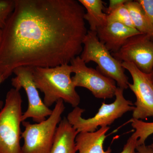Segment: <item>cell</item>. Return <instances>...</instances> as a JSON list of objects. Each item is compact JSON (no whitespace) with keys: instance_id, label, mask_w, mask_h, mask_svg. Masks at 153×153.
Segmentation results:
<instances>
[{"instance_id":"obj_20","label":"cell","mask_w":153,"mask_h":153,"mask_svg":"<svg viewBox=\"0 0 153 153\" xmlns=\"http://www.w3.org/2000/svg\"><path fill=\"white\" fill-rule=\"evenodd\" d=\"M137 146V140L131 136L127 141L120 153H139L136 150Z\"/></svg>"},{"instance_id":"obj_14","label":"cell","mask_w":153,"mask_h":153,"mask_svg":"<svg viewBox=\"0 0 153 153\" xmlns=\"http://www.w3.org/2000/svg\"><path fill=\"white\" fill-rule=\"evenodd\" d=\"M86 12L84 18L89 24V30L96 32L98 28L107 24V14L105 13L104 2L101 0H78Z\"/></svg>"},{"instance_id":"obj_17","label":"cell","mask_w":153,"mask_h":153,"mask_svg":"<svg viewBox=\"0 0 153 153\" xmlns=\"http://www.w3.org/2000/svg\"><path fill=\"white\" fill-rule=\"evenodd\" d=\"M111 22H119L128 27L135 28L128 10L125 4L107 15V23Z\"/></svg>"},{"instance_id":"obj_3","label":"cell","mask_w":153,"mask_h":153,"mask_svg":"<svg viewBox=\"0 0 153 153\" xmlns=\"http://www.w3.org/2000/svg\"><path fill=\"white\" fill-rule=\"evenodd\" d=\"M123 91V89L117 87L114 101L109 104L102 102L93 117L83 118L82 114L85 110L77 106L67 115V120L78 133L93 132L96 131L99 127L111 125L126 113L133 111L134 108L132 102L125 98Z\"/></svg>"},{"instance_id":"obj_6","label":"cell","mask_w":153,"mask_h":153,"mask_svg":"<svg viewBox=\"0 0 153 153\" xmlns=\"http://www.w3.org/2000/svg\"><path fill=\"white\" fill-rule=\"evenodd\" d=\"M65 109L62 100L56 102L52 114L46 120L32 124L26 121L22 124L25 129L22 133L24 143L22 153H49L54 142L57 126L62 120Z\"/></svg>"},{"instance_id":"obj_10","label":"cell","mask_w":153,"mask_h":153,"mask_svg":"<svg viewBox=\"0 0 153 153\" xmlns=\"http://www.w3.org/2000/svg\"><path fill=\"white\" fill-rule=\"evenodd\" d=\"M112 55L121 62L133 63L146 74H151L153 71V41L146 34L129 38L119 50Z\"/></svg>"},{"instance_id":"obj_8","label":"cell","mask_w":153,"mask_h":153,"mask_svg":"<svg viewBox=\"0 0 153 153\" xmlns=\"http://www.w3.org/2000/svg\"><path fill=\"white\" fill-rule=\"evenodd\" d=\"M33 69L29 67L16 68L13 72L16 76L11 80L14 88L19 91L21 88H24L27 97L28 108L22 115V122L31 118L34 122L39 123L46 120V117L52 112V110L45 105L39 95L33 80Z\"/></svg>"},{"instance_id":"obj_19","label":"cell","mask_w":153,"mask_h":153,"mask_svg":"<svg viewBox=\"0 0 153 153\" xmlns=\"http://www.w3.org/2000/svg\"><path fill=\"white\" fill-rule=\"evenodd\" d=\"M143 8L148 21L153 28V0H137Z\"/></svg>"},{"instance_id":"obj_26","label":"cell","mask_w":153,"mask_h":153,"mask_svg":"<svg viewBox=\"0 0 153 153\" xmlns=\"http://www.w3.org/2000/svg\"><path fill=\"white\" fill-rule=\"evenodd\" d=\"M149 146L150 147L151 149H152V150L153 151V143H152V144L150 145H149Z\"/></svg>"},{"instance_id":"obj_2","label":"cell","mask_w":153,"mask_h":153,"mask_svg":"<svg viewBox=\"0 0 153 153\" xmlns=\"http://www.w3.org/2000/svg\"><path fill=\"white\" fill-rule=\"evenodd\" d=\"M72 73L69 64L34 68L33 80L37 88L44 94L43 101L46 106H52L60 100L74 108L78 106L80 97L71 79Z\"/></svg>"},{"instance_id":"obj_18","label":"cell","mask_w":153,"mask_h":153,"mask_svg":"<svg viewBox=\"0 0 153 153\" xmlns=\"http://www.w3.org/2000/svg\"><path fill=\"white\" fill-rule=\"evenodd\" d=\"M15 0H0V29L2 30L15 7Z\"/></svg>"},{"instance_id":"obj_25","label":"cell","mask_w":153,"mask_h":153,"mask_svg":"<svg viewBox=\"0 0 153 153\" xmlns=\"http://www.w3.org/2000/svg\"><path fill=\"white\" fill-rule=\"evenodd\" d=\"M150 78L151 79V80H152V82L153 83V71H152V73L151 74H150Z\"/></svg>"},{"instance_id":"obj_21","label":"cell","mask_w":153,"mask_h":153,"mask_svg":"<svg viewBox=\"0 0 153 153\" xmlns=\"http://www.w3.org/2000/svg\"><path fill=\"white\" fill-rule=\"evenodd\" d=\"M128 0H110L108 8L106 9L107 14L108 15L120 6L124 4Z\"/></svg>"},{"instance_id":"obj_15","label":"cell","mask_w":153,"mask_h":153,"mask_svg":"<svg viewBox=\"0 0 153 153\" xmlns=\"http://www.w3.org/2000/svg\"><path fill=\"white\" fill-rule=\"evenodd\" d=\"M125 5L128 10L134 28L141 34L148 35L153 41V28L138 2L128 0Z\"/></svg>"},{"instance_id":"obj_9","label":"cell","mask_w":153,"mask_h":153,"mask_svg":"<svg viewBox=\"0 0 153 153\" xmlns=\"http://www.w3.org/2000/svg\"><path fill=\"white\" fill-rule=\"evenodd\" d=\"M122 66L131 75L133 82H129L128 86L136 98L132 118L142 120L153 117V83L150 74L143 73L132 63L123 62Z\"/></svg>"},{"instance_id":"obj_24","label":"cell","mask_w":153,"mask_h":153,"mask_svg":"<svg viewBox=\"0 0 153 153\" xmlns=\"http://www.w3.org/2000/svg\"><path fill=\"white\" fill-rule=\"evenodd\" d=\"M2 36V30L0 29V46H1V42Z\"/></svg>"},{"instance_id":"obj_23","label":"cell","mask_w":153,"mask_h":153,"mask_svg":"<svg viewBox=\"0 0 153 153\" xmlns=\"http://www.w3.org/2000/svg\"><path fill=\"white\" fill-rule=\"evenodd\" d=\"M5 79L4 78V76L2 74H0V85L2 82H4ZM4 107V102L1 100H0V109H1L2 108Z\"/></svg>"},{"instance_id":"obj_13","label":"cell","mask_w":153,"mask_h":153,"mask_svg":"<svg viewBox=\"0 0 153 153\" xmlns=\"http://www.w3.org/2000/svg\"><path fill=\"white\" fill-rule=\"evenodd\" d=\"M79 133L63 117L57 126L54 142L49 153H76L75 139Z\"/></svg>"},{"instance_id":"obj_12","label":"cell","mask_w":153,"mask_h":153,"mask_svg":"<svg viewBox=\"0 0 153 153\" xmlns=\"http://www.w3.org/2000/svg\"><path fill=\"white\" fill-rule=\"evenodd\" d=\"M109 126L102 127L93 132H80L75 139L78 153H111L110 147L105 150L103 147L106 134Z\"/></svg>"},{"instance_id":"obj_4","label":"cell","mask_w":153,"mask_h":153,"mask_svg":"<svg viewBox=\"0 0 153 153\" xmlns=\"http://www.w3.org/2000/svg\"><path fill=\"white\" fill-rule=\"evenodd\" d=\"M22 102L19 91L12 88L8 91L0 111V153H22Z\"/></svg>"},{"instance_id":"obj_7","label":"cell","mask_w":153,"mask_h":153,"mask_svg":"<svg viewBox=\"0 0 153 153\" xmlns=\"http://www.w3.org/2000/svg\"><path fill=\"white\" fill-rule=\"evenodd\" d=\"M70 63L74 73L71 79L75 87L87 88L97 98L106 99L114 97L117 88L114 80L97 69L88 67L79 56Z\"/></svg>"},{"instance_id":"obj_5","label":"cell","mask_w":153,"mask_h":153,"mask_svg":"<svg viewBox=\"0 0 153 153\" xmlns=\"http://www.w3.org/2000/svg\"><path fill=\"white\" fill-rule=\"evenodd\" d=\"M86 64L92 61L97 64V70L114 80L123 90L128 88V77L125 73L122 62L111 54L99 40L96 32L88 30L83 41V49L79 56Z\"/></svg>"},{"instance_id":"obj_22","label":"cell","mask_w":153,"mask_h":153,"mask_svg":"<svg viewBox=\"0 0 153 153\" xmlns=\"http://www.w3.org/2000/svg\"><path fill=\"white\" fill-rule=\"evenodd\" d=\"M136 150L139 153H153V151L149 146L143 144L137 146Z\"/></svg>"},{"instance_id":"obj_11","label":"cell","mask_w":153,"mask_h":153,"mask_svg":"<svg viewBox=\"0 0 153 153\" xmlns=\"http://www.w3.org/2000/svg\"><path fill=\"white\" fill-rule=\"evenodd\" d=\"M97 35L100 41L110 52H117L129 38L140 34L135 28L117 22H111L98 28Z\"/></svg>"},{"instance_id":"obj_16","label":"cell","mask_w":153,"mask_h":153,"mask_svg":"<svg viewBox=\"0 0 153 153\" xmlns=\"http://www.w3.org/2000/svg\"><path fill=\"white\" fill-rule=\"evenodd\" d=\"M130 122L134 130L131 136L137 140V146L145 144L149 137L153 134V122H146L133 118Z\"/></svg>"},{"instance_id":"obj_1","label":"cell","mask_w":153,"mask_h":153,"mask_svg":"<svg viewBox=\"0 0 153 153\" xmlns=\"http://www.w3.org/2000/svg\"><path fill=\"white\" fill-rule=\"evenodd\" d=\"M2 30L0 74L20 67H54L79 56L88 30L76 0H15Z\"/></svg>"}]
</instances>
